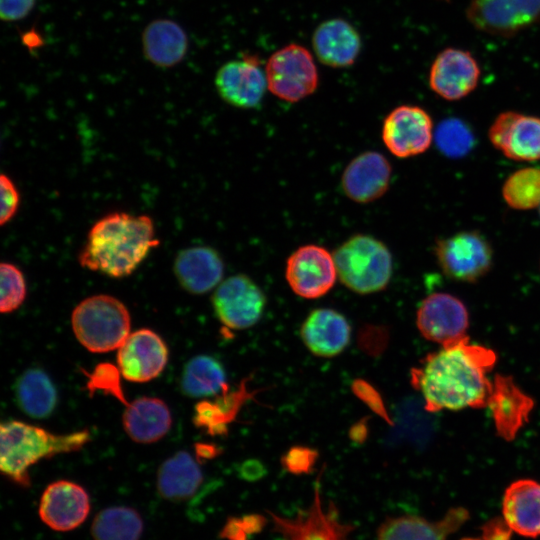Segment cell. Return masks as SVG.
<instances>
[{
	"mask_svg": "<svg viewBox=\"0 0 540 540\" xmlns=\"http://www.w3.org/2000/svg\"><path fill=\"white\" fill-rule=\"evenodd\" d=\"M143 521L131 507L112 506L101 510L91 525L94 540H140Z\"/></svg>",
	"mask_w": 540,
	"mask_h": 540,
	"instance_id": "f546056e",
	"label": "cell"
},
{
	"mask_svg": "<svg viewBox=\"0 0 540 540\" xmlns=\"http://www.w3.org/2000/svg\"><path fill=\"white\" fill-rule=\"evenodd\" d=\"M301 338L313 354L333 357L348 346L351 327L341 313L320 308L313 310L305 319L301 327Z\"/></svg>",
	"mask_w": 540,
	"mask_h": 540,
	"instance_id": "603a6c76",
	"label": "cell"
},
{
	"mask_svg": "<svg viewBox=\"0 0 540 540\" xmlns=\"http://www.w3.org/2000/svg\"><path fill=\"white\" fill-rule=\"evenodd\" d=\"M497 434L511 441L528 422L534 401L510 376L496 375L488 400Z\"/></svg>",
	"mask_w": 540,
	"mask_h": 540,
	"instance_id": "d6986e66",
	"label": "cell"
},
{
	"mask_svg": "<svg viewBox=\"0 0 540 540\" xmlns=\"http://www.w3.org/2000/svg\"><path fill=\"white\" fill-rule=\"evenodd\" d=\"M496 362L489 348L469 343L468 337L430 353L412 370L411 379L430 412L484 408L492 392L487 378Z\"/></svg>",
	"mask_w": 540,
	"mask_h": 540,
	"instance_id": "6da1fadb",
	"label": "cell"
},
{
	"mask_svg": "<svg viewBox=\"0 0 540 540\" xmlns=\"http://www.w3.org/2000/svg\"><path fill=\"white\" fill-rule=\"evenodd\" d=\"M436 146L450 158H460L474 145L471 129L461 120L450 118L442 121L435 131Z\"/></svg>",
	"mask_w": 540,
	"mask_h": 540,
	"instance_id": "836d02e7",
	"label": "cell"
},
{
	"mask_svg": "<svg viewBox=\"0 0 540 540\" xmlns=\"http://www.w3.org/2000/svg\"><path fill=\"white\" fill-rule=\"evenodd\" d=\"M1 212L0 224L3 226L16 214L20 196L14 182L5 174L0 176Z\"/></svg>",
	"mask_w": 540,
	"mask_h": 540,
	"instance_id": "74e56055",
	"label": "cell"
},
{
	"mask_svg": "<svg viewBox=\"0 0 540 540\" xmlns=\"http://www.w3.org/2000/svg\"><path fill=\"white\" fill-rule=\"evenodd\" d=\"M122 421L125 432L133 441L148 444L167 434L172 416L163 400L141 397L126 405Z\"/></svg>",
	"mask_w": 540,
	"mask_h": 540,
	"instance_id": "d4e9b609",
	"label": "cell"
},
{
	"mask_svg": "<svg viewBox=\"0 0 540 540\" xmlns=\"http://www.w3.org/2000/svg\"><path fill=\"white\" fill-rule=\"evenodd\" d=\"M381 137L386 148L398 158L424 153L433 139V122L421 107L401 105L384 119Z\"/></svg>",
	"mask_w": 540,
	"mask_h": 540,
	"instance_id": "7c38bea8",
	"label": "cell"
},
{
	"mask_svg": "<svg viewBox=\"0 0 540 540\" xmlns=\"http://www.w3.org/2000/svg\"><path fill=\"white\" fill-rule=\"evenodd\" d=\"M469 519L463 507L451 508L438 521H428L415 515L385 519L377 529V540H446Z\"/></svg>",
	"mask_w": 540,
	"mask_h": 540,
	"instance_id": "ffe728a7",
	"label": "cell"
},
{
	"mask_svg": "<svg viewBox=\"0 0 540 540\" xmlns=\"http://www.w3.org/2000/svg\"><path fill=\"white\" fill-rule=\"evenodd\" d=\"M466 16L482 32L511 37L540 20V0H470Z\"/></svg>",
	"mask_w": 540,
	"mask_h": 540,
	"instance_id": "30bf717a",
	"label": "cell"
},
{
	"mask_svg": "<svg viewBox=\"0 0 540 540\" xmlns=\"http://www.w3.org/2000/svg\"><path fill=\"white\" fill-rule=\"evenodd\" d=\"M502 196L516 210L540 206V168L526 167L513 172L504 182Z\"/></svg>",
	"mask_w": 540,
	"mask_h": 540,
	"instance_id": "d6a6232c",
	"label": "cell"
},
{
	"mask_svg": "<svg viewBox=\"0 0 540 540\" xmlns=\"http://www.w3.org/2000/svg\"><path fill=\"white\" fill-rule=\"evenodd\" d=\"M499 151L515 161L540 160V118L517 112Z\"/></svg>",
	"mask_w": 540,
	"mask_h": 540,
	"instance_id": "4dcf8cb0",
	"label": "cell"
},
{
	"mask_svg": "<svg viewBox=\"0 0 540 540\" xmlns=\"http://www.w3.org/2000/svg\"><path fill=\"white\" fill-rule=\"evenodd\" d=\"M14 395L21 411L35 419L49 417L58 401L54 383L48 374L39 368L27 369L17 378Z\"/></svg>",
	"mask_w": 540,
	"mask_h": 540,
	"instance_id": "83f0119b",
	"label": "cell"
},
{
	"mask_svg": "<svg viewBox=\"0 0 540 540\" xmlns=\"http://www.w3.org/2000/svg\"><path fill=\"white\" fill-rule=\"evenodd\" d=\"M264 473V466L255 460L245 462L240 469L241 476L249 481L260 479Z\"/></svg>",
	"mask_w": 540,
	"mask_h": 540,
	"instance_id": "b9f144b4",
	"label": "cell"
},
{
	"mask_svg": "<svg viewBox=\"0 0 540 540\" xmlns=\"http://www.w3.org/2000/svg\"><path fill=\"white\" fill-rule=\"evenodd\" d=\"M73 332L87 350L105 353L118 349L130 334L128 309L117 298L100 294L81 301L71 316Z\"/></svg>",
	"mask_w": 540,
	"mask_h": 540,
	"instance_id": "5b68a950",
	"label": "cell"
},
{
	"mask_svg": "<svg viewBox=\"0 0 540 540\" xmlns=\"http://www.w3.org/2000/svg\"><path fill=\"white\" fill-rule=\"evenodd\" d=\"M197 461L186 451H178L166 459L157 473L159 494L168 500H185L196 493L202 483Z\"/></svg>",
	"mask_w": 540,
	"mask_h": 540,
	"instance_id": "4316f807",
	"label": "cell"
},
{
	"mask_svg": "<svg viewBox=\"0 0 540 540\" xmlns=\"http://www.w3.org/2000/svg\"><path fill=\"white\" fill-rule=\"evenodd\" d=\"M434 252L443 273L456 281L475 282L492 266V247L476 231H462L441 239Z\"/></svg>",
	"mask_w": 540,
	"mask_h": 540,
	"instance_id": "52a82bcc",
	"label": "cell"
},
{
	"mask_svg": "<svg viewBox=\"0 0 540 540\" xmlns=\"http://www.w3.org/2000/svg\"><path fill=\"white\" fill-rule=\"evenodd\" d=\"M442 1H449V0H442Z\"/></svg>",
	"mask_w": 540,
	"mask_h": 540,
	"instance_id": "f6af8a7d",
	"label": "cell"
},
{
	"mask_svg": "<svg viewBox=\"0 0 540 540\" xmlns=\"http://www.w3.org/2000/svg\"><path fill=\"white\" fill-rule=\"evenodd\" d=\"M316 450L308 447H293L282 457V466L290 473L300 475L310 473L317 460Z\"/></svg>",
	"mask_w": 540,
	"mask_h": 540,
	"instance_id": "8d00e7d4",
	"label": "cell"
},
{
	"mask_svg": "<svg viewBox=\"0 0 540 540\" xmlns=\"http://www.w3.org/2000/svg\"><path fill=\"white\" fill-rule=\"evenodd\" d=\"M89 431L53 434L43 428L12 420L0 425V469L15 483L28 486L29 468L44 458L81 449Z\"/></svg>",
	"mask_w": 540,
	"mask_h": 540,
	"instance_id": "3957f363",
	"label": "cell"
},
{
	"mask_svg": "<svg viewBox=\"0 0 540 540\" xmlns=\"http://www.w3.org/2000/svg\"><path fill=\"white\" fill-rule=\"evenodd\" d=\"M217 318L226 327L236 330L255 325L264 312L266 297L248 276L237 274L222 281L212 296Z\"/></svg>",
	"mask_w": 540,
	"mask_h": 540,
	"instance_id": "ba28073f",
	"label": "cell"
},
{
	"mask_svg": "<svg viewBox=\"0 0 540 540\" xmlns=\"http://www.w3.org/2000/svg\"><path fill=\"white\" fill-rule=\"evenodd\" d=\"M504 527L499 521L487 524L485 538L487 540H509V533H506L505 529H502Z\"/></svg>",
	"mask_w": 540,
	"mask_h": 540,
	"instance_id": "ee69618b",
	"label": "cell"
},
{
	"mask_svg": "<svg viewBox=\"0 0 540 540\" xmlns=\"http://www.w3.org/2000/svg\"><path fill=\"white\" fill-rule=\"evenodd\" d=\"M333 257L341 283L357 294L379 292L390 282L392 254L373 236H351L333 252Z\"/></svg>",
	"mask_w": 540,
	"mask_h": 540,
	"instance_id": "277c9868",
	"label": "cell"
},
{
	"mask_svg": "<svg viewBox=\"0 0 540 540\" xmlns=\"http://www.w3.org/2000/svg\"><path fill=\"white\" fill-rule=\"evenodd\" d=\"M268 90L287 102H298L315 92L319 76L310 51L289 44L274 52L266 62Z\"/></svg>",
	"mask_w": 540,
	"mask_h": 540,
	"instance_id": "8992f818",
	"label": "cell"
},
{
	"mask_svg": "<svg viewBox=\"0 0 540 540\" xmlns=\"http://www.w3.org/2000/svg\"><path fill=\"white\" fill-rule=\"evenodd\" d=\"M318 488L310 507L299 511L295 517L286 518L268 511L273 531L284 540H349V534L355 527L340 521L333 503L324 510Z\"/></svg>",
	"mask_w": 540,
	"mask_h": 540,
	"instance_id": "8fae6325",
	"label": "cell"
},
{
	"mask_svg": "<svg viewBox=\"0 0 540 540\" xmlns=\"http://www.w3.org/2000/svg\"><path fill=\"white\" fill-rule=\"evenodd\" d=\"M392 167L387 158L376 151H366L353 158L341 177V188L352 201L371 203L382 197L391 182Z\"/></svg>",
	"mask_w": 540,
	"mask_h": 540,
	"instance_id": "ac0fdd59",
	"label": "cell"
},
{
	"mask_svg": "<svg viewBox=\"0 0 540 540\" xmlns=\"http://www.w3.org/2000/svg\"><path fill=\"white\" fill-rule=\"evenodd\" d=\"M180 387L192 398L210 397L227 391L226 374L221 363L208 355L191 358L184 366Z\"/></svg>",
	"mask_w": 540,
	"mask_h": 540,
	"instance_id": "f1b7e54d",
	"label": "cell"
},
{
	"mask_svg": "<svg viewBox=\"0 0 540 540\" xmlns=\"http://www.w3.org/2000/svg\"><path fill=\"white\" fill-rule=\"evenodd\" d=\"M502 512L510 530L525 537L540 535V484L531 479L511 483L505 490Z\"/></svg>",
	"mask_w": 540,
	"mask_h": 540,
	"instance_id": "cb8c5ba5",
	"label": "cell"
},
{
	"mask_svg": "<svg viewBox=\"0 0 540 540\" xmlns=\"http://www.w3.org/2000/svg\"><path fill=\"white\" fill-rule=\"evenodd\" d=\"M480 68L467 51L447 48L433 61L430 88L440 97L455 101L469 95L478 85Z\"/></svg>",
	"mask_w": 540,
	"mask_h": 540,
	"instance_id": "2e32d148",
	"label": "cell"
},
{
	"mask_svg": "<svg viewBox=\"0 0 540 540\" xmlns=\"http://www.w3.org/2000/svg\"><path fill=\"white\" fill-rule=\"evenodd\" d=\"M243 391L223 393L215 401H201L195 406L194 424L210 435H219L227 431L228 424L234 419L243 401Z\"/></svg>",
	"mask_w": 540,
	"mask_h": 540,
	"instance_id": "1f68e13d",
	"label": "cell"
},
{
	"mask_svg": "<svg viewBox=\"0 0 540 540\" xmlns=\"http://www.w3.org/2000/svg\"><path fill=\"white\" fill-rule=\"evenodd\" d=\"M89 393L101 391L128 405L121 386L120 369L110 363L98 364L91 373H86Z\"/></svg>",
	"mask_w": 540,
	"mask_h": 540,
	"instance_id": "d590c367",
	"label": "cell"
},
{
	"mask_svg": "<svg viewBox=\"0 0 540 540\" xmlns=\"http://www.w3.org/2000/svg\"><path fill=\"white\" fill-rule=\"evenodd\" d=\"M242 520L250 536L259 533L267 524V519L261 514L245 515Z\"/></svg>",
	"mask_w": 540,
	"mask_h": 540,
	"instance_id": "7bdbcfd3",
	"label": "cell"
},
{
	"mask_svg": "<svg viewBox=\"0 0 540 540\" xmlns=\"http://www.w3.org/2000/svg\"><path fill=\"white\" fill-rule=\"evenodd\" d=\"M539 212H540V206H539Z\"/></svg>",
	"mask_w": 540,
	"mask_h": 540,
	"instance_id": "bcb514c9",
	"label": "cell"
},
{
	"mask_svg": "<svg viewBox=\"0 0 540 540\" xmlns=\"http://www.w3.org/2000/svg\"><path fill=\"white\" fill-rule=\"evenodd\" d=\"M159 243L149 216L113 212L92 226L79 263L91 271L122 278L131 275Z\"/></svg>",
	"mask_w": 540,
	"mask_h": 540,
	"instance_id": "7a4b0ae2",
	"label": "cell"
},
{
	"mask_svg": "<svg viewBox=\"0 0 540 540\" xmlns=\"http://www.w3.org/2000/svg\"><path fill=\"white\" fill-rule=\"evenodd\" d=\"M36 0H0V16L5 21L25 18L33 9Z\"/></svg>",
	"mask_w": 540,
	"mask_h": 540,
	"instance_id": "f35d334b",
	"label": "cell"
},
{
	"mask_svg": "<svg viewBox=\"0 0 540 540\" xmlns=\"http://www.w3.org/2000/svg\"><path fill=\"white\" fill-rule=\"evenodd\" d=\"M353 387L355 393L366 401L367 404L371 406L377 413L382 416L384 415L385 417L387 416L383 408L381 398L369 384L359 380L358 382L354 383ZM386 419L388 418L386 417Z\"/></svg>",
	"mask_w": 540,
	"mask_h": 540,
	"instance_id": "ab89813d",
	"label": "cell"
},
{
	"mask_svg": "<svg viewBox=\"0 0 540 540\" xmlns=\"http://www.w3.org/2000/svg\"><path fill=\"white\" fill-rule=\"evenodd\" d=\"M285 277L296 295L306 299L322 297L338 277L333 253L316 244L300 246L287 258Z\"/></svg>",
	"mask_w": 540,
	"mask_h": 540,
	"instance_id": "9c48e42d",
	"label": "cell"
},
{
	"mask_svg": "<svg viewBox=\"0 0 540 540\" xmlns=\"http://www.w3.org/2000/svg\"><path fill=\"white\" fill-rule=\"evenodd\" d=\"M468 320L464 303L448 293H433L426 297L416 316V324L423 337L442 346L467 337Z\"/></svg>",
	"mask_w": 540,
	"mask_h": 540,
	"instance_id": "4fadbf2b",
	"label": "cell"
},
{
	"mask_svg": "<svg viewBox=\"0 0 540 540\" xmlns=\"http://www.w3.org/2000/svg\"><path fill=\"white\" fill-rule=\"evenodd\" d=\"M219 536L226 540H248L250 536L244 526L242 517H230Z\"/></svg>",
	"mask_w": 540,
	"mask_h": 540,
	"instance_id": "60d3db41",
	"label": "cell"
},
{
	"mask_svg": "<svg viewBox=\"0 0 540 540\" xmlns=\"http://www.w3.org/2000/svg\"><path fill=\"white\" fill-rule=\"evenodd\" d=\"M142 45L145 57L152 64L167 68L183 60L188 50V38L176 22L157 19L144 29Z\"/></svg>",
	"mask_w": 540,
	"mask_h": 540,
	"instance_id": "484cf974",
	"label": "cell"
},
{
	"mask_svg": "<svg viewBox=\"0 0 540 540\" xmlns=\"http://www.w3.org/2000/svg\"><path fill=\"white\" fill-rule=\"evenodd\" d=\"M312 46L318 60L333 68L354 64L361 50V38L356 28L341 18L326 20L317 26Z\"/></svg>",
	"mask_w": 540,
	"mask_h": 540,
	"instance_id": "7402d4cb",
	"label": "cell"
},
{
	"mask_svg": "<svg viewBox=\"0 0 540 540\" xmlns=\"http://www.w3.org/2000/svg\"><path fill=\"white\" fill-rule=\"evenodd\" d=\"M173 269L183 289L191 294L200 295L221 283L224 262L215 249L208 246H194L177 254Z\"/></svg>",
	"mask_w": 540,
	"mask_h": 540,
	"instance_id": "44dd1931",
	"label": "cell"
},
{
	"mask_svg": "<svg viewBox=\"0 0 540 540\" xmlns=\"http://www.w3.org/2000/svg\"><path fill=\"white\" fill-rule=\"evenodd\" d=\"M215 86L226 103L242 109L257 107L268 89L261 62L251 54L223 64L216 73Z\"/></svg>",
	"mask_w": 540,
	"mask_h": 540,
	"instance_id": "5bb4252c",
	"label": "cell"
},
{
	"mask_svg": "<svg viewBox=\"0 0 540 540\" xmlns=\"http://www.w3.org/2000/svg\"><path fill=\"white\" fill-rule=\"evenodd\" d=\"M0 311L11 313L18 309L26 297V281L22 271L12 263L0 265Z\"/></svg>",
	"mask_w": 540,
	"mask_h": 540,
	"instance_id": "e575fe53",
	"label": "cell"
},
{
	"mask_svg": "<svg viewBox=\"0 0 540 540\" xmlns=\"http://www.w3.org/2000/svg\"><path fill=\"white\" fill-rule=\"evenodd\" d=\"M168 362V348L156 332L142 328L127 337L118 348L117 364L131 382H148L158 377Z\"/></svg>",
	"mask_w": 540,
	"mask_h": 540,
	"instance_id": "9a60e30c",
	"label": "cell"
},
{
	"mask_svg": "<svg viewBox=\"0 0 540 540\" xmlns=\"http://www.w3.org/2000/svg\"><path fill=\"white\" fill-rule=\"evenodd\" d=\"M90 511L87 492L80 485L67 480L49 484L39 503V516L51 529L70 531L80 526Z\"/></svg>",
	"mask_w": 540,
	"mask_h": 540,
	"instance_id": "e0dca14e",
	"label": "cell"
}]
</instances>
